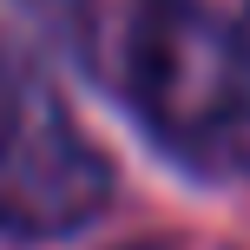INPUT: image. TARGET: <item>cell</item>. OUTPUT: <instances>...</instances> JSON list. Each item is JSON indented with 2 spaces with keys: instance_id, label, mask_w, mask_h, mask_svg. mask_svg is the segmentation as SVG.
Wrapping results in <instances>:
<instances>
[{
  "instance_id": "cell-1",
  "label": "cell",
  "mask_w": 250,
  "mask_h": 250,
  "mask_svg": "<svg viewBox=\"0 0 250 250\" xmlns=\"http://www.w3.org/2000/svg\"><path fill=\"white\" fill-rule=\"evenodd\" d=\"M132 99L171 158L250 178V40L204 0H145L132 20Z\"/></svg>"
},
{
  "instance_id": "cell-2",
  "label": "cell",
  "mask_w": 250,
  "mask_h": 250,
  "mask_svg": "<svg viewBox=\"0 0 250 250\" xmlns=\"http://www.w3.org/2000/svg\"><path fill=\"white\" fill-rule=\"evenodd\" d=\"M112 198V165L46 73L0 40V237L53 244Z\"/></svg>"
},
{
  "instance_id": "cell-3",
  "label": "cell",
  "mask_w": 250,
  "mask_h": 250,
  "mask_svg": "<svg viewBox=\"0 0 250 250\" xmlns=\"http://www.w3.org/2000/svg\"><path fill=\"white\" fill-rule=\"evenodd\" d=\"M244 40H250V26H244Z\"/></svg>"
}]
</instances>
